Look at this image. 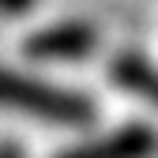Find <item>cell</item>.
<instances>
[{"mask_svg": "<svg viewBox=\"0 0 158 158\" xmlns=\"http://www.w3.org/2000/svg\"><path fill=\"white\" fill-rule=\"evenodd\" d=\"M34 4V0H0V11H8V15H19V11H27Z\"/></svg>", "mask_w": 158, "mask_h": 158, "instance_id": "obj_5", "label": "cell"}, {"mask_svg": "<svg viewBox=\"0 0 158 158\" xmlns=\"http://www.w3.org/2000/svg\"><path fill=\"white\" fill-rule=\"evenodd\" d=\"M98 30L90 23H53L45 30H38L27 38V56L30 60H87V56L98 49Z\"/></svg>", "mask_w": 158, "mask_h": 158, "instance_id": "obj_2", "label": "cell"}, {"mask_svg": "<svg viewBox=\"0 0 158 158\" xmlns=\"http://www.w3.org/2000/svg\"><path fill=\"white\" fill-rule=\"evenodd\" d=\"M109 75H113V83L121 87V90L139 94L143 102L158 106V68L151 60H143V56H135V53H121L113 60Z\"/></svg>", "mask_w": 158, "mask_h": 158, "instance_id": "obj_4", "label": "cell"}, {"mask_svg": "<svg viewBox=\"0 0 158 158\" xmlns=\"http://www.w3.org/2000/svg\"><path fill=\"white\" fill-rule=\"evenodd\" d=\"M154 151H158V135L147 124H128V128H117L94 143L72 147L56 158H151Z\"/></svg>", "mask_w": 158, "mask_h": 158, "instance_id": "obj_3", "label": "cell"}, {"mask_svg": "<svg viewBox=\"0 0 158 158\" xmlns=\"http://www.w3.org/2000/svg\"><path fill=\"white\" fill-rule=\"evenodd\" d=\"M0 158H23V147L15 139H0Z\"/></svg>", "mask_w": 158, "mask_h": 158, "instance_id": "obj_6", "label": "cell"}, {"mask_svg": "<svg viewBox=\"0 0 158 158\" xmlns=\"http://www.w3.org/2000/svg\"><path fill=\"white\" fill-rule=\"evenodd\" d=\"M0 106L38 117V121H49V124H64V128H87L98 117L90 98L60 90L30 75H19V72H8V68H0Z\"/></svg>", "mask_w": 158, "mask_h": 158, "instance_id": "obj_1", "label": "cell"}]
</instances>
